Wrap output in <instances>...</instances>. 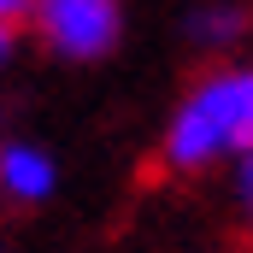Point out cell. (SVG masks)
I'll list each match as a JSON object with an SVG mask.
<instances>
[{
  "label": "cell",
  "mask_w": 253,
  "mask_h": 253,
  "mask_svg": "<svg viewBox=\"0 0 253 253\" xmlns=\"http://www.w3.org/2000/svg\"><path fill=\"white\" fill-rule=\"evenodd\" d=\"M159 159L165 171H183V177L253 159V65H218L194 77L165 118Z\"/></svg>",
  "instance_id": "cell-1"
},
{
  "label": "cell",
  "mask_w": 253,
  "mask_h": 253,
  "mask_svg": "<svg viewBox=\"0 0 253 253\" xmlns=\"http://www.w3.org/2000/svg\"><path fill=\"white\" fill-rule=\"evenodd\" d=\"M30 24L53 59L94 65L124 42V0H36Z\"/></svg>",
  "instance_id": "cell-2"
},
{
  "label": "cell",
  "mask_w": 253,
  "mask_h": 253,
  "mask_svg": "<svg viewBox=\"0 0 253 253\" xmlns=\"http://www.w3.org/2000/svg\"><path fill=\"white\" fill-rule=\"evenodd\" d=\"M53 189H59V159L42 141L6 135L0 141V194L18 206H42V200H53Z\"/></svg>",
  "instance_id": "cell-3"
},
{
  "label": "cell",
  "mask_w": 253,
  "mask_h": 253,
  "mask_svg": "<svg viewBox=\"0 0 253 253\" xmlns=\"http://www.w3.org/2000/svg\"><path fill=\"white\" fill-rule=\"evenodd\" d=\"M253 30V6L248 0H194L183 12V42L194 53H236Z\"/></svg>",
  "instance_id": "cell-4"
},
{
  "label": "cell",
  "mask_w": 253,
  "mask_h": 253,
  "mask_svg": "<svg viewBox=\"0 0 253 253\" xmlns=\"http://www.w3.org/2000/svg\"><path fill=\"white\" fill-rule=\"evenodd\" d=\"M236 206H242V224H248V236H253V159L236 165Z\"/></svg>",
  "instance_id": "cell-5"
},
{
  "label": "cell",
  "mask_w": 253,
  "mask_h": 253,
  "mask_svg": "<svg viewBox=\"0 0 253 253\" xmlns=\"http://www.w3.org/2000/svg\"><path fill=\"white\" fill-rule=\"evenodd\" d=\"M18 59V24H0V71Z\"/></svg>",
  "instance_id": "cell-6"
},
{
  "label": "cell",
  "mask_w": 253,
  "mask_h": 253,
  "mask_svg": "<svg viewBox=\"0 0 253 253\" xmlns=\"http://www.w3.org/2000/svg\"><path fill=\"white\" fill-rule=\"evenodd\" d=\"M30 6H36V0H0V24H18V18H30Z\"/></svg>",
  "instance_id": "cell-7"
}]
</instances>
